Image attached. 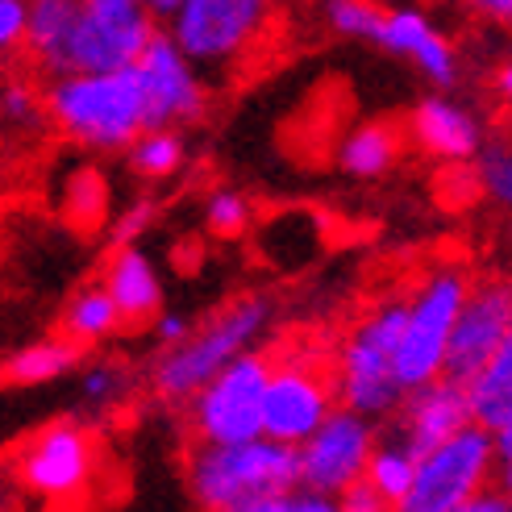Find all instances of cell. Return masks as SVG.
<instances>
[{"label": "cell", "instance_id": "cell-1", "mask_svg": "<svg viewBox=\"0 0 512 512\" xmlns=\"http://www.w3.org/2000/svg\"><path fill=\"white\" fill-rule=\"evenodd\" d=\"M9 479L46 508H100L125 492L105 433L71 417L46 421L5 450Z\"/></svg>", "mask_w": 512, "mask_h": 512}, {"label": "cell", "instance_id": "cell-2", "mask_svg": "<svg viewBox=\"0 0 512 512\" xmlns=\"http://www.w3.org/2000/svg\"><path fill=\"white\" fill-rule=\"evenodd\" d=\"M184 479L200 508L259 512L267 496L292 492L304 479V450L296 442H209L188 433Z\"/></svg>", "mask_w": 512, "mask_h": 512}, {"label": "cell", "instance_id": "cell-3", "mask_svg": "<svg viewBox=\"0 0 512 512\" xmlns=\"http://www.w3.org/2000/svg\"><path fill=\"white\" fill-rule=\"evenodd\" d=\"M50 125L71 142L121 150L146 134V96L138 63L100 75H59L42 84Z\"/></svg>", "mask_w": 512, "mask_h": 512}, {"label": "cell", "instance_id": "cell-4", "mask_svg": "<svg viewBox=\"0 0 512 512\" xmlns=\"http://www.w3.org/2000/svg\"><path fill=\"white\" fill-rule=\"evenodd\" d=\"M342 350L329 338L284 334L279 338V367L267 383L263 404V433L275 442H304L329 421L334 404L342 400Z\"/></svg>", "mask_w": 512, "mask_h": 512}, {"label": "cell", "instance_id": "cell-5", "mask_svg": "<svg viewBox=\"0 0 512 512\" xmlns=\"http://www.w3.org/2000/svg\"><path fill=\"white\" fill-rule=\"evenodd\" d=\"M171 34L196 67L242 80L275 46L279 13L271 0H184Z\"/></svg>", "mask_w": 512, "mask_h": 512}, {"label": "cell", "instance_id": "cell-6", "mask_svg": "<svg viewBox=\"0 0 512 512\" xmlns=\"http://www.w3.org/2000/svg\"><path fill=\"white\" fill-rule=\"evenodd\" d=\"M267 321V300L263 296H234L204 321L188 342H175L171 354L159 358L155 367V392L163 400H188L200 392L221 367L234 363V354L250 342V334Z\"/></svg>", "mask_w": 512, "mask_h": 512}, {"label": "cell", "instance_id": "cell-7", "mask_svg": "<svg viewBox=\"0 0 512 512\" xmlns=\"http://www.w3.org/2000/svg\"><path fill=\"white\" fill-rule=\"evenodd\" d=\"M279 367V338L221 367L188 404V433L209 442H250L263 433L267 383Z\"/></svg>", "mask_w": 512, "mask_h": 512}, {"label": "cell", "instance_id": "cell-8", "mask_svg": "<svg viewBox=\"0 0 512 512\" xmlns=\"http://www.w3.org/2000/svg\"><path fill=\"white\" fill-rule=\"evenodd\" d=\"M155 34V9L146 0H84L59 75H100L134 67Z\"/></svg>", "mask_w": 512, "mask_h": 512}, {"label": "cell", "instance_id": "cell-9", "mask_svg": "<svg viewBox=\"0 0 512 512\" xmlns=\"http://www.w3.org/2000/svg\"><path fill=\"white\" fill-rule=\"evenodd\" d=\"M496 438L488 425H467L450 433L442 446H433L421 463H417V479L413 492H408L404 508L408 512H458L467 508V500L492 483L496 475Z\"/></svg>", "mask_w": 512, "mask_h": 512}, {"label": "cell", "instance_id": "cell-10", "mask_svg": "<svg viewBox=\"0 0 512 512\" xmlns=\"http://www.w3.org/2000/svg\"><path fill=\"white\" fill-rule=\"evenodd\" d=\"M471 279H475V271L446 263L438 271H429V279L417 288L413 321H408V334L396 350V375L408 392L442 375L446 342H450V329H454L458 313H463V304H467Z\"/></svg>", "mask_w": 512, "mask_h": 512}, {"label": "cell", "instance_id": "cell-11", "mask_svg": "<svg viewBox=\"0 0 512 512\" xmlns=\"http://www.w3.org/2000/svg\"><path fill=\"white\" fill-rule=\"evenodd\" d=\"M508 334H512V271H475L467 304L450 329L442 375L471 388L475 375L492 363V354L504 346Z\"/></svg>", "mask_w": 512, "mask_h": 512}, {"label": "cell", "instance_id": "cell-12", "mask_svg": "<svg viewBox=\"0 0 512 512\" xmlns=\"http://www.w3.org/2000/svg\"><path fill=\"white\" fill-rule=\"evenodd\" d=\"M192 59L167 34H155L138 59L142 96H146V130H167L175 121L204 117V88L188 67Z\"/></svg>", "mask_w": 512, "mask_h": 512}, {"label": "cell", "instance_id": "cell-13", "mask_svg": "<svg viewBox=\"0 0 512 512\" xmlns=\"http://www.w3.org/2000/svg\"><path fill=\"white\" fill-rule=\"evenodd\" d=\"M371 429L350 413H329V421L304 446V483L325 496H342L371 463Z\"/></svg>", "mask_w": 512, "mask_h": 512}, {"label": "cell", "instance_id": "cell-14", "mask_svg": "<svg viewBox=\"0 0 512 512\" xmlns=\"http://www.w3.org/2000/svg\"><path fill=\"white\" fill-rule=\"evenodd\" d=\"M467 421H475V417H471V392L463 388V383H454L446 375L429 379V383H421V388H413V400H408L404 413H400L404 450L421 463V458L433 446H442L450 433L467 429Z\"/></svg>", "mask_w": 512, "mask_h": 512}, {"label": "cell", "instance_id": "cell-15", "mask_svg": "<svg viewBox=\"0 0 512 512\" xmlns=\"http://www.w3.org/2000/svg\"><path fill=\"white\" fill-rule=\"evenodd\" d=\"M413 142H417V134H413V113H408V117H379V121L358 125L354 134H346L338 159H342V167H346L350 175L375 179V175H383V171H392Z\"/></svg>", "mask_w": 512, "mask_h": 512}, {"label": "cell", "instance_id": "cell-16", "mask_svg": "<svg viewBox=\"0 0 512 512\" xmlns=\"http://www.w3.org/2000/svg\"><path fill=\"white\" fill-rule=\"evenodd\" d=\"M105 284L121 309V329L125 334H142L146 325H155L159 317V284L150 275V263L134 250H109V271H105Z\"/></svg>", "mask_w": 512, "mask_h": 512}, {"label": "cell", "instance_id": "cell-17", "mask_svg": "<svg viewBox=\"0 0 512 512\" xmlns=\"http://www.w3.org/2000/svg\"><path fill=\"white\" fill-rule=\"evenodd\" d=\"M325 217L313 209H288L259 229V250L275 271H296L325 250Z\"/></svg>", "mask_w": 512, "mask_h": 512}, {"label": "cell", "instance_id": "cell-18", "mask_svg": "<svg viewBox=\"0 0 512 512\" xmlns=\"http://www.w3.org/2000/svg\"><path fill=\"white\" fill-rule=\"evenodd\" d=\"M413 134H417V146L438 159H467L479 146L475 121L463 109L442 105V100H421L413 109Z\"/></svg>", "mask_w": 512, "mask_h": 512}, {"label": "cell", "instance_id": "cell-19", "mask_svg": "<svg viewBox=\"0 0 512 512\" xmlns=\"http://www.w3.org/2000/svg\"><path fill=\"white\" fill-rule=\"evenodd\" d=\"M117 329H121V309H117L109 284H88L84 292H75L59 317V338L75 342L80 350L96 346L100 338L117 334Z\"/></svg>", "mask_w": 512, "mask_h": 512}, {"label": "cell", "instance_id": "cell-20", "mask_svg": "<svg viewBox=\"0 0 512 512\" xmlns=\"http://www.w3.org/2000/svg\"><path fill=\"white\" fill-rule=\"evenodd\" d=\"M467 392H471V417L500 433L512 417V334L492 354V363L475 375V383Z\"/></svg>", "mask_w": 512, "mask_h": 512}, {"label": "cell", "instance_id": "cell-21", "mask_svg": "<svg viewBox=\"0 0 512 512\" xmlns=\"http://www.w3.org/2000/svg\"><path fill=\"white\" fill-rule=\"evenodd\" d=\"M84 350L67 342V338H46L38 346H25L17 354L5 358V388H30V383H42V379H55L59 371H67L75 358Z\"/></svg>", "mask_w": 512, "mask_h": 512}, {"label": "cell", "instance_id": "cell-22", "mask_svg": "<svg viewBox=\"0 0 512 512\" xmlns=\"http://www.w3.org/2000/svg\"><path fill=\"white\" fill-rule=\"evenodd\" d=\"M109 213V192H105V179H100L96 167H75L67 175V188L59 196V217L80 229V234H92V229H100V221H105Z\"/></svg>", "mask_w": 512, "mask_h": 512}, {"label": "cell", "instance_id": "cell-23", "mask_svg": "<svg viewBox=\"0 0 512 512\" xmlns=\"http://www.w3.org/2000/svg\"><path fill=\"white\" fill-rule=\"evenodd\" d=\"M367 479L383 492L388 508H404L408 492H413V479H417V458L408 450H375L367 463Z\"/></svg>", "mask_w": 512, "mask_h": 512}, {"label": "cell", "instance_id": "cell-24", "mask_svg": "<svg viewBox=\"0 0 512 512\" xmlns=\"http://www.w3.org/2000/svg\"><path fill=\"white\" fill-rule=\"evenodd\" d=\"M329 17H334V25L342 34L383 42L388 21H392V5L388 0H329Z\"/></svg>", "mask_w": 512, "mask_h": 512}, {"label": "cell", "instance_id": "cell-25", "mask_svg": "<svg viewBox=\"0 0 512 512\" xmlns=\"http://www.w3.org/2000/svg\"><path fill=\"white\" fill-rule=\"evenodd\" d=\"M130 163L138 175H171L184 163V142L171 130H146L130 150Z\"/></svg>", "mask_w": 512, "mask_h": 512}, {"label": "cell", "instance_id": "cell-26", "mask_svg": "<svg viewBox=\"0 0 512 512\" xmlns=\"http://www.w3.org/2000/svg\"><path fill=\"white\" fill-rule=\"evenodd\" d=\"M483 188H488L500 204L512 209V138H500L483 150Z\"/></svg>", "mask_w": 512, "mask_h": 512}, {"label": "cell", "instance_id": "cell-27", "mask_svg": "<svg viewBox=\"0 0 512 512\" xmlns=\"http://www.w3.org/2000/svg\"><path fill=\"white\" fill-rule=\"evenodd\" d=\"M433 188H438V200L446 204V209H463V204H471L483 188V171L475 167H442L438 175H433Z\"/></svg>", "mask_w": 512, "mask_h": 512}, {"label": "cell", "instance_id": "cell-28", "mask_svg": "<svg viewBox=\"0 0 512 512\" xmlns=\"http://www.w3.org/2000/svg\"><path fill=\"white\" fill-rule=\"evenodd\" d=\"M429 34H433V30L425 25L421 13L392 9V21H388V34H383V46H388V50H400V55H417V46H421Z\"/></svg>", "mask_w": 512, "mask_h": 512}, {"label": "cell", "instance_id": "cell-29", "mask_svg": "<svg viewBox=\"0 0 512 512\" xmlns=\"http://www.w3.org/2000/svg\"><path fill=\"white\" fill-rule=\"evenodd\" d=\"M246 225H250L246 200H238V196H213L209 200V229H213L217 238L234 242V238L246 234Z\"/></svg>", "mask_w": 512, "mask_h": 512}, {"label": "cell", "instance_id": "cell-30", "mask_svg": "<svg viewBox=\"0 0 512 512\" xmlns=\"http://www.w3.org/2000/svg\"><path fill=\"white\" fill-rule=\"evenodd\" d=\"M433 80L438 84H450L454 80V55H450V46H446V38H438V34H429L421 46H417V55H413Z\"/></svg>", "mask_w": 512, "mask_h": 512}, {"label": "cell", "instance_id": "cell-31", "mask_svg": "<svg viewBox=\"0 0 512 512\" xmlns=\"http://www.w3.org/2000/svg\"><path fill=\"white\" fill-rule=\"evenodd\" d=\"M25 25H30V0H0V42L5 55L25 42Z\"/></svg>", "mask_w": 512, "mask_h": 512}, {"label": "cell", "instance_id": "cell-32", "mask_svg": "<svg viewBox=\"0 0 512 512\" xmlns=\"http://www.w3.org/2000/svg\"><path fill=\"white\" fill-rule=\"evenodd\" d=\"M338 500H342V508H350V512H375V508H388L383 492L375 488V483H371L367 475H358Z\"/></svg>", "mask_w": 512, "mask_h": 512}, {"label": "cell", "instance_id": "cell-33", "mask_svg": "<svg viewBox=\"0 0 512 512\" xmlns=\"http://www.w3.org/2000/svg\"><path fill=\"white\" fill-rule=\"evenodd\" d=\"M150 217H155V204L150 200H142L138 209H130L121 221H117V229H113V242H109V250H121V246H130L134 238H138V229L142 225H150Z\"/></svg>", "mask_w": 512, "mask_h": 512}, {"label": "cell", "instance_id": "cell-34", "mask_svg": "<svg viewBox=\"0 0 512 512\" xmlns=\"http://www.w3.org/2000/svg\"><path fill=\"white\" fill-rule=\"evenodd\" d=\"M496 450H500V463H512V417H508V425L500 429V438H496Z\"/></svg>", "mask_w": 512, "mask_h": 512}, {"label": "cell", "instance_id": "cell-35", "mask_svg": "<svg viewBox=\"0 0 512 512\" xmlns=\"http://www.w3.org/2000/svg\"><path fill=\"white\" fill-rule=\"evenodd\" d=\"M150 9H155V17H175L179 13V5H184V0H146Z\"/></svg>", "mask_w": 512, "mask_h": 512}, {"label": "cell", "instance_id": "cell-36", "mask_svg": "<svg viewBox=\"0 0 512 512\" xmlns=\"http://www.w3.org/2000/svg\"><path fill=\"white\" fill-rule=\"evenodd\" d=\"M163 338H167V342L188 338V325H184V321H163Z\"/></svg>", "mask_w": 512, "mask_h": 512}, {"label": "cell", "instance_id": "cell-37", "mask_svg": "<svg viewBox=\"0 0 512 512\" xmlns=\"http://www.w3.org/2000/svg\"><path fill=\"white\" fill-rule=\"evenodd\" d=\"M500 92H504V96H512V63L500 71Z\"/></svg>", "mask_w": 512, "mask_h": 512}, {"label": "cell", "instance_id": "cell-38", "mask_svg": "<svg viewBox=\"0 0 512 512\" xmlns=\"http://www.w3.org/2000/svg\"><path fill=\"white\" fill-rule=\"evenodd\" d=\"M504 246H508V250H512V221H508V225H504Z\"/></svg>", "mask_w": 512, "mask_h": 512}]
</instances>
